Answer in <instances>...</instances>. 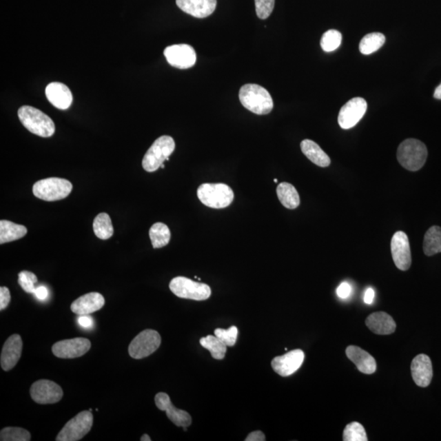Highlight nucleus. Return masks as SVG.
<instances>
[{"mask_svg":"<svg viewBox=\"0 0 441 441\" xmlns=\"http://www.w3.org/2000/svg\"><path fill=\"white\" fill-rule=\"evenodd\" d=\"M411 373L413 381L418 387H429L433 377L430 357L425 354L417 356L412 361Z\"/></svg>","mask_w":441,"mask_h":441,"instance_id":"19","label":"nucleus"},{"mask_svg":"<svg viewBox=\"0 0 441 441\" xmlns=\"http://www.w3.org/2000/svg\"><path fill=\"white\" fill-rule=\"evenodd\" d=\"M385 35L382 33H370L366 34L360 43V51L364 55H369L377 52L384 45Z\"/></svg>","mask_w":441,"mask_h":441,"instance_id":"29","label":"nucleus"},{"mask_svg":"<svg viewBox=\"0 0 441 441\" xmlns=\"http://www.w3.org/2000/svg\"><path fill=\"white\" fill-rule=\"evenodd\" d=\"M200 343L203 347L210 351L212 357L215 360H223L226 356L227 346L215 335H208L201 338Z\"/></svg>","mask_w":441,"mask_h":441,"instance_id":"31","label":"nucleus"},{"mask_svg":"<svg viewBox=\"0 0 441 441\" xmlns=\"http://www.w3.org/2000/svg\"><path fill=\"white\" fill-rule=\"evenodd\" d=\"M256 12L260 19H267L271 16L275 7V0H254Z\"/></svg>","mask_w":441,"mask_h":441,"instance_id":"37","label":"nucleus"},{"mask_svg":"<svg viewBox=\"0 0 441 441\" xmlns=\"http://www.w3.org/2000/svg\"><path fill=\"white\" fill-rule=\"evenodd\" d=\"M45 94L50 103L57 109H68L72 103V92L64 83L59 82L50 83L46 88Z\"/></svg>","mask_w":441,"mask_h":441,"instance_id":"20","label":"nucleus"},{"mask_svg":"<svg viewBox=\"0 0 441 441\" xmlns=\"http://www.w3.org/2000/svg\"><path fill=\"white\" fill-rule=\"evenodd\" d=\"M423 252L427 256L441 253V227L433 226L426 232L423 240Z\"/></svg>","mask_w":441,"mask_h":441,"instance_id":"27","label":"nucleus"},{"mask_svg":"<svg viewBox=\"0 0 441 441\" xmlns=\"http://www.w3.org/2000/svg\"><path fill=\"white\" fill-rule=\"evenodd\" d=\"M365 323L373 333L378 335L393 334L396 328L394 320L386 312L373 313L366 319Z\"/></svg>","mask_w":441,"mask_h":441,"instance_id":"23","label":"nucleus"},{"mask_svg":"<svg viewBox=\"0 0 441 441\" xmlns=\"http://www.w3.org/2000/svg\"><path fill=\"white\" fill-rule=\"evenodd\" d=\"M302 152L315 165L321 167H326L330 165V158L320 145L311 140H303L301 143Z\"/></svg>","mask_w":441,"mask_h":441,"instance_id":"24","label":"nucleus"},{"mask_svg":"<svg viewBox=\"0 0 441 441\" xmlns=\"http://www.w3.org/2000/svg\"><path fill=\"white\" fill-rule=\"evenodd\" d=\"M73 186L68 180L59 178H50L38 181L33 186L35 197L44 201L63 200L72 192Z\"/></svg>","mask_w":441,"mask_h":441,"instance_id":"6","label":"nucleus"},{"mask_svg":"<svg viewBox=\"0 0 441 441\" xmlns=\"http://www.w3.org/2000/svg\"><path fill=\"white\" fill-rule=\"evenodd\" d=\"M246 441H265L266 440V436L261 431H256L251 432V433L247 436Z\"/></svg>","mask_w":441,"mask_h":441,"instance_id":"42","label":"nucleus"},{"mask_svg":"<svg viewBox=\"0 0 441 441\" xmlns=\"http://www.w3.org/2000/svg\"><path fill=\"white\" fill-rule=\"evenodd\" d=\"M94 424V416L91 411L79 413L70 419L57 435V441L81 440L90 431Z\"/></svg>","mask_w":441,"mask_h":441,"instance_id":"8","label":"nucleus"},{"mask_svg":"<svg viewBox=\"0 0 441 441\" xmlns=\"http://www.w3.org/2000/svg\"><path fill=\"white\" fill-rule=\"evenodd\" d=\"M32 435L28 430L21 427H6L0 432L1 441H30Z\"/></svg>","mask_w":441,"mask_h":441,"instance_id":"33","label":"nucleus"},{"mask_svg":"<svg viewBox=\"0 0 441 441\" xmlns=\"http://www.w3.org/2000/svg\"><path fill=\"white\" fill-rule=\"evenodd\" d=\"M78 322L83 328L85 329H90L94 325V319H92V317L88 315H82L79 316Z\"/></svg>","mask_w":441,"mask_h":441,"instance_id":"40","label":"nucleus"},{"mask_svg":"<svg viewBox=\"0 0 441 441\" xmlns=\"http://www.w3.org/2000/svg\"><path fill=\"white\" fill-rule=\"evenodd\" d=\"M28 234V229L22 225L10 220H0V244L15 241L23 238Z\"/></svg>","mask_w":441,"mask_h":441,"instance_id":"25","label":"nucleus"},{"mask_svg":"<svg viewBox=\"0 0 441 441\" xmlns=\"http://www.w3.org/2000/svg\"><path fill=\"white\" fill-rule=\"evenodd\" d=\"M30 393L34 402L39 404H56L63 399L64 395L59 384L46 379L34 382Z\"/></svg>","mask_w":441,"mask_h":441,"instance_id":"10","label":"nucleus"},{"mask_svg":"<svg viewBox=\"0 0 441 441\" xmlns=\"http://www.w3.org/2000/svg\"><path fill=\"white\" fill-rule=\"evenodd\" d=\"M344 441H367V435L364 427L359 422H353L346 427L343 432Z\"/></svg>","mask_w":441,"mask_h":441,"instance_id":"34","label":"nucleus"},{"mask_svg":"<svg viewBox=\"0 0 441 441\" xmlns=\"http://www.w3.org/2000/svg\"><path fill=\"white\" fill-rule=\"evenodd\" d=\"M37 282L38 278L34 273L28 271L19 273V284L25 293L34 294L35 289H37L35 284H37Z\"/></svg>","mask_w":441,"mask_h":441,"instance_id":"35","label":"nucleus"},{"mask_svg":"<svg viewBox=\"0 0 441 441\" xmlns=\"http://www.w3.org/2000/svg\"><path fill=\"white\" fill-rule=\"evenodd\" d=\"M174 150L175 142L172 136H161L154 141L145 153L143 160V169L149 173L158 170L165 161L170 160V156Z\"/></svg>","mask_w":441,"mask_h":441,"instance_id":"5","label":"nucleus"},{"mask_svg":"<svg viewBox=\"0 0 441 441\" xmlns=\"http://www.w3.org/2000/svg\"><path fill=\"white\" fill-rule=\"evenodd\" d=\"M198 200L213 209H225L234 201L232 189L224 183H205L197 189Z\"/></svg>","mask_w":441,"mask_h":441,"instance_id":"4","label":"nucleus"},{"mask_svg":"<svg viewBox=\"0 0 441 441\" xmlns=\"http://www.w3.org/2000/svg\"><path fill=\"white\" fill-rule=\"evenodd\" d=\"M94 232L96 237L101 240H108L113 236L114 227L110 216L101 213L94 220Z\"/></svg>","mask_w":441,"mask_h":441,"instance_id":"30","label":"nucleus"},{"mask_svg":"<svg viewBox=\"0 0 441 441\" xmlns=\"http://www.w3.org/2000/svg\"><path fill=\"white\" fill-rule=\"evenodd\" d=\"M433 96L435 99L441 100V83L435 88Z\"/></svg>","mask_w":441,"mask_h":441,"instance_id":"44","label":"nucleus"},{"mask_svg":"<svg viewBox=\"0 0 441 441\" xmlns=\"http://www.w3.org/2000/svg\"><path fill=\"white\" fill-rule=\"evenodd\" d=\"M23 342L19 334H13L7 339L3 347L0 363L4 371L14 368L21 356Z\"/></svg>","mask_w":441,"mask_h":441,"instance_id":"17","label":"nucleus"},{"mask_svg":"<svg viewBox=\"0 0 441 441\" xmlns=\"http://www.w3.org/2000/svg\"><path fill=\"white\" fill-rule=\"evenodd\" d=\"M170 289L176 297L195 301H204L211 296V289L208 285L183 276L174 278L170 282Z\"/></svg>","mask_w":441,"mask_h":441,"instance_id":"7","label":"nucleus"},{"mask_svg":"<svg viewBox=\"0 0 441 441\" xmlns=\"http://www.w3.org/2000/svg\"><path fill=\"white\" fill-rule=\"evenodd\" d=\"M141 440L142 441H151L152 439L147 434H144L142 438H141Z\"/></svg>","mask_w":441,"mask_h":441,"instance_id":"45","label":"nucleus"},{"mask_svg":"<svg viewBox=\"0 0 441 441\" xmlns=\"http://www.w3.org/2000/svg\"><path fill=\"white\" fill-rule=\"evenodd\" d=\"M150 238L154 249H161L169 244L171 238V232L167 225L162 223H156L150 229Z\"/></svg>","mask_w":441,"mask_h":441,"instance_id":"28","label":"nucleus"},{"mask_svg":"<svg viewBox=\"0 0 441 441\" xmlns=\"http://www.w3.org/2000/svg\"><path fill=\"white\" fill-rule=\"evenodd\" d=\"M305 354L302 350H294L285 355L277 356L271 361L272 369L282 377H288L294 374L301 367Z\"/></svg>","mask_w":441,"mask_h":441,"instance_id":"15","label":"nucleus"},{"mask_svg":"<svg viewBox=\"0 0 441 441\" xmlns=\"http://www.w3.org/2000/svg\"><path fill=\"white\" fill-rule=\"evenodd\" d=\"M367 101L355 98L343 105L338 114V125L342 130H350L362 119L367 110Z\"/></svg>","mask_w":441,"mask_h":441,"instance_id":"11","label":"nucleus"},{"mask_svg":"<svg viewBox=\"0 0 441 441\" xmlns=\"http://www.w3.org/2000/svg\"><path fill=\"white\" fill-rule=\"evenodd\" d=\"M161 167H162V169H164V167H165V165H164V164H163V165H161Z\"/></svg>","mask_w":441,"mask_h":441,"instance_id":"46","label":"nucleus"},{"mask_svg":"<svg viewBox=\"0 0 441 441\" xmlns=\"http://www.w3.org/2000/svg\"><path fill=\"white\" fill-rule=\"evenodd\" d=\"M391 251L396 267L400 271L409 270L412 264V256L407 234L403 232L394 234L391 241Z\"/></svg>","mask_w":441,"mask_h":441,"instance_id":"12","label":"nucleus"},{"mask_svg":"<svg viewBox=\"0 0 441 441\" xmlns=\"http://www.w3.org/2000/svg\"><path fill=\"white\" fill-rule=\"evenodd\" d=\"M277 196L286 209H295L300 205L299 194L292 184L281 183L276 189Z\"/></svg>","mask_w":441,"mask_h":441,"instance_id":"26","label":"nucleus"},{"mask_svg":"<svg viewBox=\"0 0 441 441\" xmlns=\"http://www.w3.org/2000/svg\"><path fill=\"white\" fill-rule=\"evenodd\" d=\"M238 331L236 326H232L228 329H217L214 331V335L223 342L227 347L235 346L238 337Z\"/></svg>","mask_w":441,"mask_h":441,"instance_id":"36","label":"nucleus"},{"mask_svg":"<svg viewBox=\"0 0 441 441\" xmlns=\"http://www.w3.org/2000/svg\"><path fill=\"white\" fill-rule=\"evenodd\" d=\"M11 302L10 291L7 287L0 288V310L3 311L10 305Z\"/></svg>","mask_w":441,"mask_h":441,"instance_id":"38","label":"nucleus"},{"mask_svg":"<svg viewBox=\"0 0 441 441\" xmlns=\"http://www.w3.org/2000/svg\"><path fill=\"white\" fill-rule=\"evenodd\" d=\"M274 182H275V183H278V180H277V179H275V180H274Z\"/></svg>","mask_w":441,"mask_h":441,"instance_id":"47","label":"nucleus"},{"mask_svg":"<svg viewBox=\"0 0 441 441\" xmlns=\"http://www.w3.org/2000/svg\"><path fill=\"white\" fill-rule=\"evenodd\" d=\"M105 305V298L99 293H90L74 301L70 309L74 314L90 315L101 310Z\"/></svg>","mask_w":441,"mask_h":441,"instance_id":"21","label":"nucleus"},{"mask_svg":"<svg viewBox=\"0 0 441 441\" xmlns=\"http://www.w3.org/2000/svg\"><path fill=\"white\" fill-rule=\"evenodd\" d=\"M156 407L161 411H165L167 418L176 427H188L192 424L191 416L184 410L176 409L171 402L169 395L160 392L154 397Z\"/></svg>","mask_w":441,"mask_h":441,"instance_id":"16","label":"nucleus"},{"mask_svg":"<svg viewBox=\"0 0 441 441\" xmlns=\"http://www.w3.org/2000/svg\"><path fill=\"white\" fill-rule=\"evenodd\" d=\"M90 348L91 342L88 339L76 338L56 342L52 351L59 358L74 359L85 355Z\"/></svg>","mask_w":441,"mask_h":441,"instance_id":"14","label":"nucleus"},{"mask_svg":"<svg viewBox=\"0 0 441 441\" xmlns=\"http://www.w3.org/2000/svg\"><path fill=\"white\" fill-rule=\"evenodd\" d=\"M351 293V287L347 282H342L337 289L338 296L342 299H346L350 296Z\"/></svg>","mask_w":441,"mask_h":441,"instance_id":"39","label":"nucleus"},{"mask_svg":"<svg viewBox=\"0 0 441 441\" xmlns=\"http://www.w3.org/2000/svg\"><path fill=\"white\" fill-rule=\"evenodd\" d=\"M19 117L22 125L32 134L50 138L54 134L55 125L54 121L41 110L23 105L19 110Z\"/></svg>","mask_w":441,"mask_h":441,"instance_id":"2","label":"nucleus"},{"mask_svg":"<svg viewBox=\"0 0 441 441\" xmlns=\"http://www.w3.org/2000/svg\"><path fill=\"white\" fill-rule=\"evenodd\" d=\"M181 10L196 19H205L213 14L217 0H176Z\"/></svg>","mask_w":441,"mask_h":441,"instance_id":"18","label":"nucleus"},{"mask_svg":"<svg viewBox=\"0 0 441 441\" xmlns=\"http://www.w3.org/2000/svg\"><path fill=\"white\" fill-rule=\"evenodd\" d=\"M427 149L421 141L409 139L404 140L397 150V160L401 166L409 171L420 170L427 161Z\"/></svg>","mask_w":441,"mask_h":441,"instance_id":"3","label":"nucleus"},{"mask_svg":"<svg viewBox=\"0 0 441 441\" xmlns=\"http://www.w3.org/2000/svg\"><path fill=\"white\" fill-rule=\"evenodd\" d=\"M33 294L39 301H44L48 297V290L46 287L39 286L35 289Z\"/></svg>","mask_w":441,"mask_h":441,"instance_id":"41","label":"nucleus"},{"mask_svg":"<svg viewBox=\"0 0 441 441\" xmlns=\"http://www.w3.org/2000/svg\"><path fill=\"white\" fill-rule=\"evenodd\" d=\"M346 354L361 373L372 374L376 371V361L371 355L360 347L349 346L347 348Z\"/></svg>","mask_w":441,"mask_h":441,"instance_id":"22","label":"nucleus"},{"mask_svg":"<svg viewBox=\"0 0 441 441\" xmlns=\"http://www.w3.org/2000/svg\"><path fill=\"white\" fill-rule=\"evenodd\" d=\"M239 98L241 104L254 114H267L274 107L271 96L266 88L255 83L242 86Z\"/></svg>","mask_w":441,"mask_h":441,"instance_id":"1","label":"nucleus"},{"mask_svg":"<svg viewBox=\"0 0 441 441\" xmlns=\"http://www.w3.org/2000/svg\"><path fill=\"white\" fill-rule=\"evenodd\" d=\"M161 344L160 334L156 330L145 329L134 338L129 347L132 358L140 360L153 354Z\"/></svg>","mask_w":441,"mask_h":441,"instance_id":"9","label":"nucleus"},{"mask_svg":"<svg viewBox=\"0 0 441 441\" xmlns=\"http://www.w3.org/2000/svg\"><path fill=\"white\" fill-rule=\"evenodd\" d=\"M374 294V290L372 288L366 289L364 298L365 302L366 304H369V305L372 304L373 302Z\"/></svg>","mask_w":441,"mask_h":441,"instance_id":"43","label":"nucleus"},{"mask_svg":"<svg viewBox=\"0 0 441 441\" xmlns=\"http://www.w3.org/2000/svg\"><path fill=\"white\" fill-rule=\"evenodd\" d=\"M342 34L337 30H329L322 37L320 46L326 52H333L340 47L342 43Z\"/></svg>","mask_w":441,"mask_h":441,"instance_id":"32","label":"nucleus"},{"mask_svg":"<svg viewBox=\"0 0 441 441\" xmlns=\"http://www.w3.org/2000/svg\"><path fill=\"white\" fill-rule=\"evenodd\" d=\"M164 54L167 63L176 68L188 69L196 64V51L188 44H175L167 47Z\"/></svg>","mask_w":441,"mask_h":441,"instance_id":"13","label":"nucleus"}]
</instances>
